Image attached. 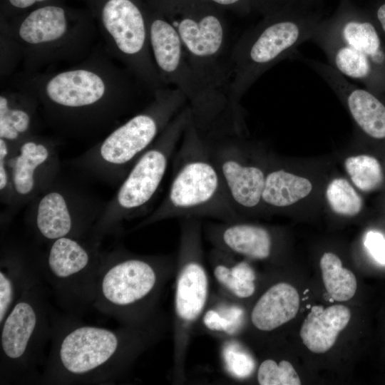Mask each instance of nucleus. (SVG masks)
Instances as JSON below:
<instances>
[{
    "mask_svg": "<svg viewBox=\"0 0 385 385\" xmlns=\"http://www.w3.org/2000/svg\"><path fill=\"white\" fill-rule=\"evenodd\" d=\"M0 53L1 79L6 80L21 63V56L16 43L3 31H0Z\"/></svg>",
    "mask_w": 385,
    "mask_h": 385,
    "instance_id": "7c9ffc66",
    "label": "nucleus"
},
{
    "mask_svg": "<svg viewBox=\"0 0 385 385\" xmlns=\"http://www.w3.org/2000/svg\"><path fill=\"white\" fill-rule=\"evenodd\" d=\"M310 40L334 69L385 96V43L373 19L341 16L318 24Z\"/></svg>",
    "mask_w": 385,
    "mask_h": 385,
    "instance_id": "f8f14e48",
    "label": "nucleus"
},
{
    "mask_svg": "<svg viewBox=\"0 0 385 385\" xmlns=\"http://www.w3.org/2000/svg\"><path fill=\"white\" fill-rule=\"evenodd\" d=\"M6 80L11 88L37 100L45 121L53 130L73 138L111 129L133 111L141 87L101 45L65 69L21 71Z\"/></svg>",
    "mask_w": 385,
    "mask_h": 385,
    "instance_id": "f257e3e1",
    "label": "nucleus"
},
{
    "mask_svg": "<svg viewBox=\"0 0 385 385\" xmlns=\"http://www.w3.org/2000/svg\"><path fill=\"white\" fill-rule=\"evenodd\" d=\"M88 238L64 237L38 255L41 278L65 313L81 316L93 307L103 252Z\"/></svg>",
    "mask_w": 385,
    "mask_h": 385,
    "instance_id": "2eb2a0df",
    "label": "nucleus"
},
{
    "mask_svg": "<svg viewBox=\"0 0 385 385\" xmlns=\"http://www.w3.org/2000/svg\"><path fill=\"white\" fill-rule=\"evenodd\" d=\"M344 167L352 183L361 191H373L384 181L382 166L374 156L363 154L349 157Z\"/></svg>",
    "mask_w": 385,
    "mask_h": 385,
    "instance_id": "bb28decb",
    "label": "nucleus"
},
{
    "mask_svg": "<svg viewBox=\"0 0 385 385\" xmlns=\"http://www.w3.org/2000/svg\"><path fill=\"white\" fill-rule=\"evenodd\" d=\"M327 202L335 213L343 216H354L362 208L363 202L349 182L342 178L332 180L326 190Z\"/></svg>",
    "mask_w": 385,
    "mask_h": 385,
    "instance_id": "c85d7f7f",
    "label": "nucleus"
},
{
    "mask_svg": "<svg viewBox=\"0 0 385 385\" xmlns=\"http://www.w3.org/2000/svg\"><path fill=\"white\" fill-rule=\"evenodd\" d=\"M373 20L376 24L385 43V2L382 3L376 9L375 12V18Z\"/></svg>",
    "mask_w": 385,
    "mask_h": 385,
    "instance_id": "f704fd0d",
    "label": "nucleus"
},
{
    "mask_svg": "<svg viewBox=\"0 0 385 385\" xmlns=\"http://www.w3.org/2000/svg\"><path fill=\"white\" fill-rule=\"evenodd\" d=\"M247 315L240 302L224 294L210 299L201 323L204 328L225 338L237 337L244 329Z\"/></svg>",
    "mask_w": 385,
    "mask_h": 385,
    "instance_id": "393cba45",
    "label": "nucleus"
},
{
    "mask_svg": "<svg viewBox=\"0 0 385 385\" xmlns=\"http://www.w3.org/2000/svg\"><path fill=\"white\" fill-rule=\"evenodd\" d=\"M53 309L43 279L25 291L0 324V384H39L52 335Z\"/></svg>",
    "mask_w": 385,
    "mask_h": 385,
    "instance_id": "6e6552de",
    "label": "nucleus"
},
{
    "mask_svg": "<svg viewBox=\"0 0 385 385\" xmlns=\"http://www.w3.org/2000/svg\"><path fill=\"white\" fill-rule=\"evenodd\" d=\"M319 265L324 287L331 298L344 302L354 297L357 287L356 279L352 272L342 267L337 255L325 252Z\"/></svg>",
    "mask_w": 385,
    "mask_h": 385,
    "instance_id": "a878e982",
    "label": "nucleus"
},
{
    "mask_svg": "<svg viewBox=\"0 0 385 385\" xmlns=\"http://www.w3.org/2000/svg\"><path fill=\"white\" fill-rule=\"evenodd\" d=\"M299 307L297 289L287 282H278L270 286L255 302L250 321L256 329L271 332L294 318Z\"/></svg>",
    "mask_w": 385,
    "mask_h": 385,
    "instance_id": "412c9836",
    "label": "nucleus"
},
{
    "mask_svg": "<svg viewBox=\"0 0 385 385\" xmlns=\"http://www.w3.org/2000/svg\"><path fill=\"white\" fill-rule=\"evenodd\" d=\"M151 53L165 86L184 95L191 118L207 140L243 135L242 108L235 106L225 92L207 83L195 69L174 28L157 10L148 6Z\"/></svg>",
    "mask_w": 385,
    "mask_h": 385,
    "instance_id": "7ed1b4c3",
    "label": "nucleus"
},
{
    "mask_svg": "<svg viewBox=\"0 0 385 385\" xmlns=\"http://www.w3.org/2000/svg\"><path fill=\"white\" fill-rule=\"evenodd\" d=\"M173 159V176L166 195L132 230L175 217L241 220L213 161L209 143L190 115Z\"/></svg>",
    "mask_w": 385,
    "mask_h": 385,
    "instance_id": "20e7f679",
    "label": "nucleus"
},
{
    "mask_svg": "<svg viewBox=\"0 0 385 385\" xmlns=\"http://www.w3.org/2000/svg\"><path fill=\"white\" fill-rule=\"evenodd\" d=\"M200 218H182L176 256L174 309V374L184 378L192 331L210 302V279L204 263Z\"/></svg>",
    "mask_w": 385,
    "mask_h": 385,
    "instance_id": "4468645a",
    "label": "nucleus"
},
{
    "mask_svg": "<svg viewBox=\"0 0 385 385\" xmlns=\"http://www.w3.org/2000/svg\"><path fill=\"white\" fill-rule=\"evenodd\" d=\"M0 169L7 171L9 195L3 223L58 178L60 161L55 141L35 133L9 145L0 140Z\"/></svg>",
    "mask_w": 385,
    "mask_h": 385,
    "instance_id": "dca6fc26",
    "label": "nucleus"
},
{
    "mask_svg": "<svg viewBox=\"0 0 385 385\" xmlns=\"http://www.w3.org/2000/svg\"><path fill=\"white\" fill-rule=\"evenodd\" d=\"M29 225L38 240L88 238L106 204L58 178L31 202Z\"/></svg>",
    "mask_w": 385,
    "mask_h": 385,
    "instance_id": "f3484780",
    "label": "nucleus"
},
{
    "mask_svg": "<svg viewBox=\"0 0 385 385\" xmlns=\"http://www.w3.org/2000/svg\"><path fill=\"white\" fill-rule=\"evenodd\" d=\"M186 104L184 95L174 87L155 91L142 110L68 161L69 165L91 178L120 185L135 163Z\"/></svg>",
    "mask_w": 385,
    "mask_h": 385,
    "instance_id": "0eeeda50",
    "label": "nucleus"
},
{
    "mask_svg": "<svg viewBox=\"0 0 385 385\" xmlns=\"http://www.w3.org/2000/svg\"><path fill=\"white\" fill-rule=\"evenodd\" d=\"M213 161L238 214L256 210L262 205L266 173L250 161L244 135L207 140Z\"/></svg>",
    "mask_w": 385,
    "mask_h": 385,
    "instance_id": "a211bd4d",
    "label": "nucleus"
},
{
    "mask_svg": "<svg viewBox=\"0 0 385 385\" xmlns=\"http://www.w3.org/2000/svg\"><path fill=\"white\" fill-rule=\"evenodd\" d=\"M79 317L52 312L51 349L39 384H113L165 331L160 313L140 325L108 329L83 323Z\"/></svg>",
    "mask_w": 385,
    "mask_h": 385,
    "instance_id": "f03ea898",
    "label": "nucleus"
},
{
    "mask_svg": "<svg viewBox=\"0 0 385 385\" xmlns=\"http://www.w3.org/2000/svg\"><path fill=\"white\" fill-rule=\"evenodd\" d=\"M257 379L260 385H300V379L290 362L272 359L264 360L257 369Z\"/></svg>",
    "mask_w": 385,
    "mask_h": 385,
    "instance_id": "c756f323",
    "label": "nucleus"
},
{
    "mask_svg": "<svg viewBox=\"0 0 385 385\" xmlns=\"http://www.w3.org/2000/svg\"><path fill=\"white\" fill-rule=\"evenodd\" d=\"M312 190V185L307 178L284 169H272L266 173L262 205L286 207L307 197Z\"/></svg>",
    "mask_w": 385,
    "mask_h": 385,
    "instance_id": "b1692460",
    "label": "nucleus"
},
{
    "mask_svg": "<svg viewBox=\"0 0 385 385\" xmlns=\"http://www.w3.org/2000/svg\"><path fill=\"white\" fill-rule=\"evenodd\" d=\"M186 104L138 158L112 199L105 205L89 236L101 244L118 233L123 222L140 214L155 197L190 118Z\"/></svg>",
    "mask_w": 385,
    "mask_h": 385,
    "instance_id": "1a4fd4ad",
    "label": "nucleus"
},
{
    "mask_svg": "<svg viewBox=\"0 0 385 385\" xmlns=\"http://www.w3.org/2000/svg\"><path fill=\"white\" fill-rule=\"evenodd\" d=\"M38 255L4 245L0 257V324L21 294L41 279Z\"/></svg>",
    "mask_w": 385,
    "mask_h": 385,
    "instance_id": "6ab92c4d",
    "label": "nucleus"
},
{
    "mask_svg": "<svg viewBox=\"0 0 385 385\" xmlns=\"http://www.w3.org/2000/svg\"><path fill=\"white\" fill-rule=\"evenodd\" d=\"M39 104L27 92L13 88L0 93V140L13 145L37 133Z\"/></svg>",
    "mask_w": 385,
    "mask_h": 385,
    "instance_id": "aec40b11",
    "label": "nucleus"
},
{
    "mask_svg": "<svg viewBox=\"0 0 385 385\" xmlns=\"http://www.w3.org/2000/svg\"><path fill=\"white\" fill-rule=\"evenodd\" d=\"M177 33L189 61L210 85L228 94L225 12L205 0H148Z\"/></svg>",
    "mask_w": 385,
    "mask_h": 385,
    "instance_id": "9b49d317",
    "label": "nucleus"
},
{
    "mask_svg": "<svg viewBox=\"0 0 385 385\" xmlns=\"http://www.w3.org/2000/svg\"><path fill=\"white\" fill-rule=\"evenodd\" d=\"M364 244L370 255L379 263L385 265V237L378 232H368Z\"/></svg>",
    "mask_w": 385,
    "mask_h": 385,
    "instance_id": "2f4dec72",
    "label": "nucleus"
},
{
    "mask_svg": "<svg viewBox=\"0 0 385 385\" xmlns=\"http://www.w3.org/2000/svg\"><path fill=\"white\" fill-rule=\"evenodd\" d=\"M108 54L151 93L165 87L150 50L148 6L141 0H91Z\"/></svg>",
    "mask_w": 385,
    "mask_h": 385,
    "instance_id": "ddd939ff",
    "label": "nucleus"
},
{
    "mask_svg": "<svg viewBox=\"0 0 385 385\" xmlns=\"http://www.w3.org/2000/svg\"><path fill=\"white\" fill-rule=\"evenodd\" d=\"M217 9L225 12L226 11L242 13L250 8L254 0H205Z\"/></svg>",
    "mask_w": 385,
    "mask_h": 385,
    "instance_id": "72a5a7b5",
    "label": "nucleus"
},
{
    "mask_svg": "<svg viewBox=\"0 0 385 385\" xmlns=\"http://www.w3.org/2000/svg\"><path fill=\"white\" fill-rule=\"evenodd\" d=\"M351 318L349 309L342 304L324 308L313 306L300 329V337L312 352L322 354L334 344L338 334L348 324Z\"/></svg>",
    "mask_w": 385,
    "mask_h": 385,
    "instance_id": "4be33fe9",
    "label": "nucleus"
},
{
    "mask_svg": "<svg viewBox=\"0 0 385 385\" xmlns=\"http://www.w3.org/2000/svg\"><path fill=\"white\" fill-rule=\"evenodd\" d=\"M213 247L210 252L212 274L224 294L238 302L252 297L256 290L255 270L245 259Z\"/></svg>",
    "mask_w": 385,
    "mask_h": 385,
    "instance_id": "5701e85b",
    "label": "nucleus"
},
{
    "mask_svg": "<svg viewBox=\"0 0 385 385\" xmlns=\"http://www.w3.org/2000/svg\"><path fill=\"white\" fill-rule=\"evenodd\" d=\"M175 270L172 255H139L121 245L103 252L93 308L122 325L145 324L160 314V298Z\"/></svg>",
    "mask_w": 385,
    "mask_h": 385,
    "instance_id": "39448f33",
    "label": "nucleus"
},
{
    "mask_svg": "<svg viewBox=\"0 0 385 385\" xmlns=\"http://www.w3.org/2000/svg\"><path fill=\"white\" fill-rule=\"evenodd\" d=\"M220 356L225 371L237 380H245L252 375L256 361L250 350L237 337L225 338Z\"/></svg>",
    "mask_w": 385,
    "mask_h": 385,
    "instance_id": "cd10ccee",
    "label": "nucleus"
},
{
    "mask_svg": "<svg viewBox=\"0 0 385 385\" xmlns=\"http://www.w3.org/2000/svg\"><path fill=\"white\" fill-rule=\"evenodd\" d=\"M49 1L51 0H5L3 19H8L9 16H14L16 12L31 9L36 5L49 4Z\"/></svg>",
    "mask_w": 385,
    "mask_h": 385,
    "instance_id": "473e14b6",
    "label": "nucleus"
},
{
    "mask_svg": "<svg viewBox=\"0 0 385 385\" xmlns=\"http://www.w3.org/2000/svg\"><path fill=\"white\" fill-rule=\"evenodd\" d=\"M318 22L291 15L272 14L245 32L227 60L228 93L238 107L247 90L268 69L295 53L310 40Z\"/></svg>",
    "mask_w": 385,
    "mask_h": 385,
    "instance_id": "9d476101",
    "label": "nucleus"
},
{
    "mask_svg": "<svg viewBox=\"0 0 385 385\" xmlns=\"http://www.w3.org/2000/svg\"><path fill=\"white\" fill-rule=\"evenodd\" d=\"M0 31L17 45L21 71L26 73L81 62L96 47L99 34L90 17L56 4L38 6L11 20L1 19Z\"/></svg>",
    "mask_w": 385,
    "mask_h": 385,
    "instance_id": "423d86ee",
    "label": "nucleus"
}]
</instances>
